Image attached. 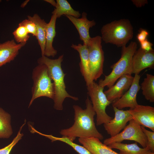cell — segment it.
<instances>
[{
    "label": "cell",
    "instance_id": "6da1fadb",
    "mask_svg": "<svg viewBox=\"0 0 154 154\" xmlns=\"http://www.w3.org/2000/svg\"><path fill=\"white\" fill-rule=\"evenodd\" d=\"M86 108L83 109L77 105H74V122L70 127L62 129L60 133L62 136L69 139L72 141L76 137L90 138L94 137L100 140L104 137L96 129L94 120L96 114L91 100L88 97L86 100Z\"/></svg>",
    "mask_w": 154,
    "mask_h": 154
},
{
    "label": "cell",
    "instance_id": "7a4b0ae2",
    "mask_svg": "<svg viewBox=\"0 0 154 154\" xmlns=\"http://www.w3.org/2000/svg\"><path fill=\"white\" fill-rule=\"evenodd\" d=\"M63 57L64 55L62 54L57 58L53 59L43 56L37 60L38 64H45L48 68L54 86V107L59 110L63 109V103L66 98H70L75 101L78 100V97L70 95L66 91L64 81L66 74L61 67Z\"/></svg>",
    "mask_w": 154,
    "mask_h": 154
},
{
    "label": "cell",
    "instance_id": "3957f363",
    "mask_svg": "<svg viewBox=\"0 0 154 154\" xmlns=\"http://www.w3.org/2000/svg\"><path fill=\"white\" fill-rule=\"evenodd\" d=\"M101 32L102 40L118 47L125 46L133 36V26L126 19L115 20L104 25Z\"/></svg>",
    "mask_w": 154,
    "mask_h": 154
},
{
    "label": "cell",
    "instance_id": "277c9868",
    "mask_svg": "<svg viewBox=\"0 0 154 154\" xmlns=\"http://www.w3.org/2000/svg\"><path fill=\"white\" fill-rule=\"evenodd\" d=\"M137 44L131 41L126 46L122 47L121 56L118 61L111 67V73L105 76L104 79H100L98 85L104 88H109L114 85L121 76L125 74H132V60L133 56L137 50Z\"/></svg>",
    "mask_w": 154,
    "mask_h": 154
},
{
    "label": "cell",
    "instance_id": "5b68a950",
    "mask_svg": "<svg viewBox=\"0 0 154 154\" xmlns=\"http://www.w3.org/2000/svg\"><path fill=\"white\" fill-rule=\"evenodd\" d=\"M32 78L33 81L31 90L32 96L29 107L35 99L40 97H46L53 100L54 85L46 65L38 64L33 70Z\"/></svg>",
    "mask_w": 154,
    "mask_h": 154
},
{
    "label": "cell",
    "instance_id": "8992f818",
    "mask_svg": "<svg viewBox=\"0 0 154 154\" xmlns=\"http://www.w3.org/2000/svg\"><path fill=\"white\" fill-rule=\"evenodd\" d=\"M87 86L88 94L96 115V125L108 123L113 118L106 113V110L112 102L108 99L104 93V88L99 86L94 81Z\"/></svg>",
    "mask_w": 154,
    "mask_h": 154
},
{
    "label": "cell",
    "instance_id": "52a82bcc",
    "mask_svg": "<svg viewBox=\"0 0 154 154\" xmlns=\"http://www.w3.org/2000/svg\"><path fill=\"white\" fill-rule=\"evenodd\" d=\"M101 36L91 37L87 46L90 74L93 80L96 81L103 74L104 57Z\"/></svg>",
    "mask_w": 154,
    "mask_h": 154
},
{
    "label": "cell",
    "instance_id": "ba28073f",
    "mask_svg": "<svg viewBox=\"0 0 154 154\" xmlns=\"http://www.w3.org/2000/svg\"><path fill=\"white\" fill-rule=\"evenodd\" d=\"M124 140L135 141L140 144L143 148L147 147V138L141 125L133 119L129 121V124L122 131L114 136L106 139L103 143L108 146L114 143H121Z\"/></svg>",
    "mask_w": 154,
    "mask_h": 154
},
{
    "label": "cell",
    "instance_id": "9c48e42d",
    "mask_svg": "<svg viewBox=\"0 0 154 154\" xmlns=\"http://www.w3.org/2000/svg\"><path fill=\"white\" fill-rule=\"evenodd\" d=\"M140 78V76L139 74L135 75L132 83L129 89L120 98L112 102L113 107L120 110L125 108L133 109L138 104L137 96L140 89L139 85Z\"/></svg>",
    "mask_w": 154,
    "mask_h": 154
},
{
    "label": "cell",
    "instance_id": "30bf717a",
    "mask_svg": "<svg viewBox=\"0 0 154 154\" xmlns=\"http://www.w3.org/2000/svg\"><path fill=\"white\" fill-rule=\"evenodd\" d=\"M114 117L108 123L104 124L105 129L111 137L119 133L126 126L127 123L133 119L128 110H124L113 107Z\"/></svg>",
    "mask_w": 154,
    "mask_h": 154
},
{
    "label": "cell",
    "instance_id": "8fae6325",
    "mask_svg": "<svg viewBox=\"0 0 154 154\" xmlns=\"http://www.w3.org/2000/svg\"><path fill=\"white\" fill-rule=\"evenodd\" d=\"M133 119L140 125L154 131V108L138 104L135 108L128 110Z\"/></svg>",
    "mask_w": 154,
    "mask_h": 154
},
{
    "label": "cell",
    "instance_id": "7c38bea8",
    "mask_svg": "<svg viewBox=\"0 0 154 154\" xmlns=\"http://www.w3.org/2000/svg\"><path fill=\"white\" fill-rule=\"evenodd\" d=\"M154 67V50L147 51L140 48L137 50L132 58V74L138 75L143 70L147 68L153 69Z\"/></svg>",
    "mask_w": 154,
    "mask_h": 154
},
{
    "label": "cell",
    "instance_id": "4fadbf2b",
    "mask_svg": "<svg viewBox=\"0 0 154 154\" xmlns=\"http://www.w3.org/2000/svg\"><path fill=\"white\" fill-rule=\"evenodd\" d=\"M131 74H125L120 77L116 83L104 92L108 99L112 103L120 98L129 89L133 79Z\"/></svg>",
    "mask_w": 154,
    "mask_h": 154
},
{
    "label": "cell",
    "instance_id": "5bb4252c",
    "mask_svg": "<svg viewBox=\"0 0 154 154\" xmlns=\"http://www.w3.org/2000/svg\"><path fill=\"white\" fill-rule=\"evenodd\" d=\"M72 23L77 30L80 38L83 41V44L87 45L91 37L89 34V29L94 26L96 23L94 20L90 21L87 18V14L84 12L80 18L72 16L65 15Z\"/></svg>",
    "mask_w": 154,
    "mask_h": 154
},
{
    "label": "cell",
    "instance_id": "9a60e30c",
    "mask_svg": "<svg viewBox=\"0 0 154 154\" xmlns=\"http://www.w3.org/2000/svg\"><path fill=\"white\" fill-rule=\"evenodd\" d=\"M26 44H17L14 40L0 43V67L13 61Z\"/></svg>",
    "mask_w": 154,
    "mask_h": 154
},
{
    "label": "cell",
    "instance_id": "2e32d148",
    "mask_svg": "<svg viewBox=\"0 0 154 154\" xmlns=\"http://www.w3.org/2000/svg\"><path fill=\"white\" fill-rule=\"evenodd\" d=\"M71 47L77 51L79 54L80 60L79 64L80 70L87 86L94 81L92 78L90 71L87 46L83 44H79L78 45L72 44Z\"/></svg>",
    "mask_w": 154,
    "mask_h": 154
},
{
    "label": "cell",
    "instance_id": "e0dca14e",
    "mask_svg": "<svg viewBox=\"0 0 154 154\" xmlns=\"http://www.w3.org/2000/svg\"><path fill=\"white\" fill-rule=\"evenodd\" d=\"M78 141L92 154H119L97 138H79Z\"/></svg>",
    "mask_w": 154,
    "mask_h": 154
},
{
    "label": "cell",
    "instance_id": "ac0fdd59",
    "mask_svg": "<svg viewBox=\"0 0 154 154\" xmlns=\"http://www.w3.org/2000/svg\"><path fill=\"white\" fill-rule=\"evenodd\" d=\"M49 22L46 25V43L44 56L47 57H53L57 54V51L53 47L52 44L56 36V23L57 17L55 13H52Z\"/></svg>",
    "mask_w": 154,
    "mask_h": 154
},
{
    "label": "cell",
    "instance_id": "d6986e66",
    "mask_svg": "<svg viewBox=\"0 0 154 154\" xmlns=\"http://www.w3.org/2000/svg\"><path fill=\"white\" fill-rule=\"evenodd\" d=\"M28 19L31 21L35 24L37 29L36 37L40 46L42 56H44L46 43V29L47 23L42 19L37 14L33 16H28Z\"/></svg>",
    "mask_w": 154,
    "mask_h": 154
},
{
    "label": "cell",
    "instance_id": "ffe728a7",
    "mask_svg": "<svg viewBox=\"0 0 154 154\" xmlns=\"http://www.w3.org/2000/svg\"><path fill=\"white\" fill-rule=\"evenodd\" d=\"M108 146L112 149L119 150V154H147L150 151L147 147H139L136 142L131 144L114 143Z\"/></svg>",
    "mask_w": 154,
    "mask_h": 154
},
{
    "label": "cell",
    "instance_id": "44dd1931",
    "mask_svg": "<svg viewBox=\"0 0 154 154\" xmlns=\"http://www.w3.org/2000/svg\"><path fill=\"white\" fill-rule=\"evenodd\" d=\"M55 8L52 13H55L57 18H60L63 15L72 16L79 18L81 14L74 10L66 0H56Z\"/></svg>",
    "mask_w": 154,
    "mask_h": 154
},
{
    "label": "cell",
    "instance_id": "7402d4cb",
    "mask_svg": "<svg viewBox=\"0 0 154 154\" xmlns=\"http://www.w3.org/2000/svg\"><path fill=\"white\" fill-rule=\"evenodd\" d=\"M140 89L145 98L151 102H154V76L147 74L141 84Z\"/></svg>",
    "mask_w": 154,
    "mask_h": 154
},
{
    "label": "cell",
    "instance_id": "603a6c76",
    "mask_svg": "<svg viewBox=\"0 0 154 154\" xmlns=\"http://www.w3.org/2000/svg\"><path fill=\"white\" fill-rule=\"evenodd\" d=\"M11 116L0 108V138H7L12 134Z\"/></svg>",
    "mask_w": 154,
    "mask_h": 154
},
{
    "label": "cell",
    "instance_id": "cb8c5ba5",
    "mask_svg": "<svg viewBox=\"0 0 154 154\" xmlns=\"http://www.w3.org/2000/svg\"><path fill=\"white\" fill-rule=\"evenodd\" d=\"M33 132L37 133L42 135L44 136L51 140L53 142L56 141L63 142L71 147L77 153L79 154H92L87 149L83 146L77 144L70 140L66 137L62 136L61 137H56L50 135H46L34 129Z\"/></svg>",
    "mask_w": 154,
    "mask_h": 154
},
{
    "label": "cell",
    "instance_id": "d4e9b609",
    "mask_svg": "<svg viewBox=\"0 0 154 154\" xmlns=\"http://www.w3.org/2000/svg\"><path fill=\"white\" fill-rule=\"evenodd\" d=\"M13 34L15 41L19 43L26 44L30 36L27 30L23 26L19 25Z\"/></svg>",
    "mask_w": 154,
    "mask_h": 154
},
{
    "label": "cell",
    "instance_id": "484cf974",
    "mask_svg": "<svg viewBox=\"0 0 154 154\" xmlns=\"http://www.w3.org/2000/svg\"><path fill=\"white\" fill-rule=\"evenodd\" d=\"M25 123L26 120H25L24 123L20 127L17 136L14 138L12 142L7 146L0 149V154H10L13 147L21 139L22 137L23 136V134L21 133V131Z\"/></svg>",
    "mask_w": 154,
    "mask_h": 154
},
{
    "label": "cell",
    "instance_id": "4316f807",
    "mask_svg": "<svg viewBox=\"0 0 154 154\" xmlns=\"http://www.w3.org/2000/svg\"><path fill=\"white\" fill-rule=\"evenodd\" d=\"M141 127L147 138V147L150 151L154 152V131L148 130L142 126H141Z\"/></svg>",
    "mask_w": 154,
    "mask_h": 154
},
{
    "label": "cell",
    "instance_id": "83f0119b",
    "mask_svg": "<svg viewBox=\"0 0 154 154\" xmlns=\"http://www.w3.org/2000/svg\"><path fill=\"white\" fill-rule=\"evenodd\" d=\"M19 25L24 27L29 34H31L33 36L36 37L37 27L35 24L32 21L28 19H25L20 22Z\"/></svg>",
    "mask_w": 154,
    "mask_h": 154
},
{
    "label": "cell",
    "instance_id": "f1b7e54d",
    "mask_svg": "<svg viewBox=\"0 0 154 154\" xmlns=\"http://www.w3.org/2000/svg\"><path fill=\"white\" fill-rule=\"evenodd\" d=\"M148 35L149 33L147 30L141 29L139 30L137 37L139 41L140 42L147 39V38Z\"/></svg>",
    "mask_w": 154,
    "mask_h": 154
},
{
    "label": "cell",
    "instance_id": "f546056e",
    "mask_svg": "<svg viewBox=\"0 0 154 154\" xmlns=\"http://www.w3.org/2000/svg\"><path fill=\"white\" fill-rule=\"evenodd\" d=\"M141 47L142 50L147 51H149L153 50L152 46L153 44L147 39L140 42Z\"/></svg>",
    "mask_w": 154,
    "mask_h": 154
},
{
    "label": "cell",
    "instance_id": "4dcf8cb0",
    "mask_svg": "<svg viewBox=\"0 0 154 154\" xmlns=\"http://www.w3.org/2000/svg\"><path fill=\"white\" fill-rule=\"evenodd\" d=\"M131 1L137 7L144 6L148 3L147 0H132Z\"/></svg>",
    "mask_w": 154,
    "mask_h": 154
},
{
    "label": "cell",
    "instance_id": "1f68e13d",
    "mask_svg": "<svg viewBox=\"0 0 154 154\" xmlns=\"http://www.w3.org/2000/svg\"><path fill=\"white\" fill-rule=\"evenodd\" d=\"M44 1L50 4H51L53 6L55 7L56 5V1L54 0H45Z\"/></svg>",
    "mask_w": 154,
    "mask_h": 154
},
{
    "label": "cell",
    "instance_id": "d6a6232c",
    "mask_svg": "<svg viewBox=\"0 0 154 154\" xmlns=\"http://www.w3.org/2000/svg\"><path fill=\"white\" fill-rule=\"evenodd\" d=\"M147 154H154V152H153L150 151Z\"/></svg>",
    "mask_w": 154,
    "mask_h": 154
}]
</instances>
